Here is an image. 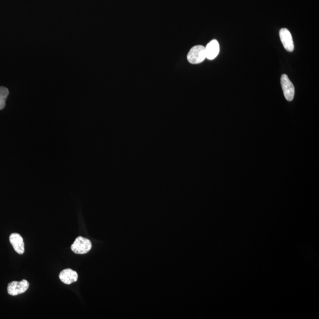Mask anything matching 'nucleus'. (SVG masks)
<instances>
[{
  "instance_id": "obj_9",
  "label": "nucleus",
  "mask_w": 319,
  "mask_h": 319,
  "mask_svg": "<svg viewBox=\"0 0 319 319\" xmlns=\"http://www.w3.org/2000/svg\"><path fill=\"white\" fill-rule=\"evenodd\" d=\"M9 94V91L4 86H0V110L4 109L5 106L6 99Z\"/></svg>"
},
{
  "instance_id": "obj_1",
  "label": "nucleus",
  "mask_w": 319,
  "mask_h": 319,
  "mask_svg": "<svg viewBox=\"0 0 319 319\" xmlns=\"http://www.w3.org/2000/svg\"><path fill=\"white\" fill-rule=\"evenodd\" d=\"M188 61L192 64H200L206 58L205 47L201 45L193 47L188 54Z\"/></svg>"
},
{
  "instance_id": "obj_8",
  "label": "nucleus",
  "mask_w": 319,
  "mask_h": 319,
  "mask_svg": "<svg viewBox=\"0 0 319 319\" xmlns=\"http://www.w3.org/2000/svg\"><path fill=\"white\" fill-rule=\"evenodd\" d=\"M220 50V47L218 41L216 40H213L207 44L205 47L206 58L209 60H213L217 57Z\"/></svg>"
},
{
  "instance_id": "obj_6",
  "label": "nucleus",
  "mask_w": 319,
  "mask_h": 319,
  "mask_svg": "<svg viewBox=\"0 0 319 319\" xmlns=\"http://www.w3.org/2000/svg\"><path fill=\"white\" fill-rule=\"evenodd\" d=\"M10 242L17 253L22 255L25 252V243L20 234L13 233L10 235Z\"/></svg>"
},
{
  "instance_id": "obj_2",
  "label": "nucleus",
  "mask_w": 319,
  "mask_h": 319,
  "mask_svg": "<svg viewBox=\"0 0 319 319\" xmlns=\"http://www.w3.org/2000/svg\"><path fill=\"white\" fill-rule=\"evenodd\" d=\"M92 243L85 238L78 237L71 246L72 251L75 254H85L91 250Z\"/></svg>"
},
{
  "instance_id": "obj_3",
  "label": "nucleus",
  "mask_w": 319,
  "mask_h": 319,
  "mask_svg": "<svg viewBox=\"0 0 319 319\" xmlns=\"http://www.w3.org/2000/svg\"><path fill=\"white\" fill-rule=\"evenodd\" d=\"M29 287V282L26 279H23L21 281H13L8 285V293L11 296H17V295L25 293L28 290Z\"/></svg>"
},
{
  "instance_id": "obj_4",
  "label": "nucleus",
  "mask_w": 319,
  "mask_h": 319,
  "mask_svg": "<svg viewBox=\"0 0 319 319\" xmlns=\"http://www.w3.org/2000/svg\"><path fill=\"white\" fill-rule=\"evenodd\" d=\"M281 85L285 99L288 101H291L294 97L295 89L293 84L289 80L287 75H282Z\"/></svg>"
},
{
  "instance_id": "obj_5",
  "label": "nucleus",
  "mask_w": 319,
  "mask_h": 319,
  "mask_svg": "<svg viewBox=\"0 0 319 319\" xmlns=\"http://www.w3.org/2000/svg\"><path fill=\"white\" fill-rule=\"evenodd\" d=\"M279 37L285 50L293 52L294 49V42L290 31L287 29H281L279 31Z\"/></svg>"
},
{
  "instance_id": "obj_7",
  "label": "nucleus",
  "mask_w": 319,
  "mask_h": 319,
  "mask_svg": "<svg viewBox=\"0 0 319 319\" xmlns=\"http://www.w3.org/2000/svg\"><path fill=\"white\" fill-rule=\"evenodd\" d=\"M59 279L65 284H71L78 280V273L71 269H65L59 274Z\"/></svg>"
}]
</instances>
